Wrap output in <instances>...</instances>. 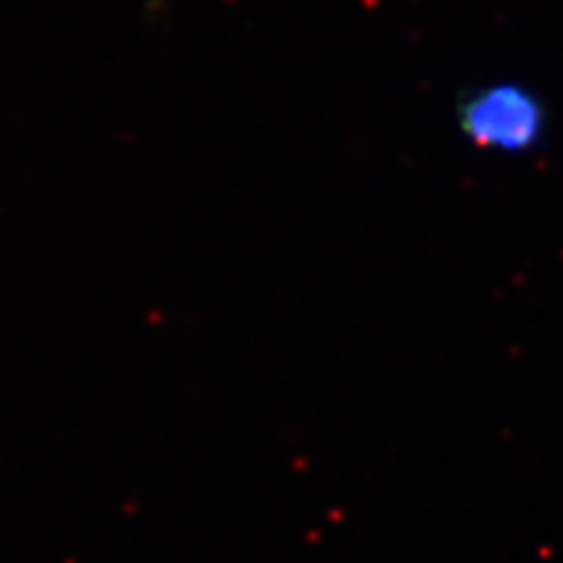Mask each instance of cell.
Instances as JSON below:
<instances>
[{
  "mask_svg": "<svg viewBox=\"0 0 563 563\" xmlns=\"http://www.w3.org/2000/svg\"><path fill=\"white\" fill-rule=\"evenodd\" d=\"M460 131L483 152L527 154L548 133V108L538 91L522 81H490L462 97Z\"/></svg>",
  "mask_w": 563,
  "mask_h": 563,
  "instance_id": "cell-1",
  "label": "cell"
}]
</instances>
